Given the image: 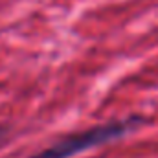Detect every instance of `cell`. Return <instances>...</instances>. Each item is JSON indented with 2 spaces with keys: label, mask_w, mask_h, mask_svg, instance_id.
I'll list each match as a JSON object with an SVG mask.
<instances>
[{
  "label": "cell",
  "mask_w": 158,
  "mask_h": 158,
  "mask_svg": "<svg viewBox=\"0 0 158 158\" xmlns=\"http://www.w3.org/2000/svg\"><path fill=\"white\" fill-rule=\"evenodd\" d=\"M140 121H142L140 118L132 116V118L119 119V121H110V123H105L99 127H90L86 131H79L74 134L63 136L53 145L42 149L40 153L30 158H72L86 149L103 145L107 142H114L121 136H125L127 132L136 129L140 125Z\"/></svg>",
  "instance_id": "6da1fadb"
},
{
  "label": "cell",
  "mask_w": 158,
  "mask_h": 158,
  "mask_svg": "<svg viewBox=\"0 0 158 158\" xmlns=\"http://www.w3.org/2000/svg\"><path fill=\"white\" fill-rule=\"evenodd\" d=\"M6 134H7V129H6V127H2V125H0V142H2V140H4V138H6Z\"/></svg>",
  "instance_id": "7a4b0ae2"
}]
</instances>
